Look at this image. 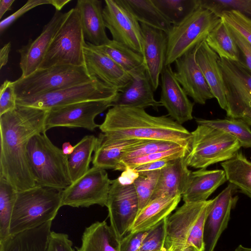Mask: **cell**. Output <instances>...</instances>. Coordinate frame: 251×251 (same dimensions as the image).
Instances as JSON below:
<instances>
[{"label":"cell","mask_w":251,"mask_h":251,"mask_svg":"<svg viewBox=\"0 0 251 251\" xmlns=\"http://www.w3.org/2000/svg\"><path fill=\"white\" fill-rule=\"evenodd\" d=\"M97 47L131 76L146 70L143 55L121 43L110 40L107 44Z\"/></svg>","instance_id":"cell-31"},{"label":"cell","mask_w":251,"mask_h":251,"mask_svg":"<svg viewBox=\"0 0 251 251\" xmlns=\"http://www.w3.org/2000/svg\"><path fill=\"white\" fill-rule=\"evenodd\" d=\"M191 135L190 150L184 159L188 167L195 169H205L211 165L228 160L241 147L231 135L204 125H198Z\"/></svg>","instance_id":"cell-5"},{"label":"cell","mask_w":251,"mask_h":251,"mask_svg":"<svg viewBox=\"0 0 251 251\" xmlns=\"http://www.w3.org/2000/svg\"><path fill=\"white\" fill-rule=\"evenodd\" d=\"M114 100L85 101L52 108L48 110L46 118V130L62 126L94 131L100 126L95 122L96 116L112 106Z\"/></svg>","instance_id":"cell-15"},{"label":"cell","mask_w":251,"mask_h":251,"mask_svg":"<svg viewBox=\"0 0 251 251\" xmlns=\"http://www.w3.org/2000/svg\"><path fill=\"white\" fill-rule=\"evenodd\" d=\"M160 102L168 115L180 125L191 120L194 103L177 81L171 65L165 66L161 74Z\"/></svg>","instance_id":"cell-19"},{"label":"cell","mask_w":251,"mask_h":251,"mask_svg":"<svg viewBox=\"0 0 251 251\" xmlns=\"http://www.w3.org/2000/svg\"><path fill=\"white\" fill-rule=\"evenodd\" d=\"M227 180L251 198V161L241 151L221 163Z\"/></svg>","instance_id":"cell-34"},{"label":"cell","mask_w":251,"mask_h":251,"mask_svg":"<svg viewBox=\"0 0 251 251\" xmlns=\"http://www.w3.org/2000/svg\"><path fill=\"white\" fill-rule=\"evenodd\" d=\"M208 202H185L166 218L164 247L168 251H183L189 246L200 250L197 229Z\"/></svg>","instance_id":"cell-10"},{"label":"cell","mask_w":251,"mask_h":251,"mask_svg":"<svg viewBox=\"0 0 251 251\" xmlns=\"http://www.w3.org/2000/svg\"><path fill=\"white\" fill-rule=\"evenodd\" d=\"M106 206L110 226L121 241L127 233L139 211V200L132 182L112 180Z\"/></svg>","instance_id":"cell-12"},{"label":"cell","mask_w":251,"mask_h":251,"mask_svg":"<svg viewBox=\"0 0 251 251\" xmlns=\"http://www.w3.org/2000/svg\"><path fill=\"white\" fill-rule=\"evenodd\" d=\"M160 170L135 173L132 183L137 193L139 205V212L148 203L154 192Z\"/></svg>","instance_id":"cell-39"},{"label":"cell","mask_w":251,"mask_h":251,"mask_svg":"<svg viewBox=\"0 0 251 251\" xmlns=\"http://www.w3.org/2000/svg\"><path fill=\"white\" fill-rule=\"evenodd\" d=\"M126 1L140 23L163 30L166 33L170 30L173 25L152 0H126Z\"/></svg>","instance_id":"cell-35"},{"label":"cell","mask_w":251,"mask_h":251,"mask_svg":"<svg viewBox=\"0 0 251 251\" xmlns=\"http://www.w3.org/2000/svg\"><path fill=\"white\" fill-rule=\"evenodd\" d=\"M149 230L127 233L120 241V251H139Z\"/></svg>","instance_id":"cell-48"},{"label":"cell","mask_w":251,"mask_h":251,"mask_svg":"<svg viewBox=\"0 0 251 251\" xmlns=\"http://www.w3.org/2000/svg\"><path fill=\"white\" fill-rule=\"evenodd\" d=\"M76 251H120V241L105 221H97L86 227Z\"/></svg>","instance_id":"cell-30"},{"label":"cell","mask_w":251,"mask_h":251,"mask_svg":"<svg viewBox=\"0 0 251 251\" xmlns=\"http://www.w3.org/2000/svg\"><path fill=\"white\" fill-rule=\"evenodd\" d=\"M198 125H204L223 130L236 138L241 147L251 148V129L240 119L206 120L196 118Z\"/></svg>","instance_id":"cell-37"},{"label":"cell","mask_w":251,"mask_h":251,"mask_svg":"<svg viewBox=\"0 0 251 251\" xmlns=\"http://www.w3.org/2000/svg\"><path fill=\"white\" fill-rule=\"evenodd\" d=\"M46 251H75L73 243L64 233L51 231Z\"/></svg>","instance_id":"cell-47"},{"label":"cell","mask_w":251,"mask_h":251,"mask_svg":"<svg viewBox=\"0 0 251 251\" xmlns=\"http://www.w3.org/2000/svg\"><path fill=\"white\" fill-rule=\"evenodd\" d=\"M27 158L36 186L63 190L72 183L68 156L49 139L46 132L29 140Z\"/></svg>","instance_id":"cell-4"},{"label":"cell","mask_w":251,"mask_h":251,"mask_svg":"<svg viewBox=\"0 0 251 251\" xmlns=\"http://www.w3.org/2000/svg\"><path fill=\"white\" fill-rule=\"evenodd\" d=\"M18 191L0 176V243L10 236V226Z\"/></svg>","instance_id":"cell-36"},{"label":"cell","mask_w":251,"mask_h":251,"mask_svg":"<svg viewBox=\"0 0 251 251\" xmlns=\"http://www.w3.org/2000/svg\"><path fill=\"white\" fill-rule=\"evenodd\" d=\"M70 0H50V4L53 5L56 11H59Z\"/></svg>","instance_id":"cell-53"},{"label":"cell","mask_w":251,"mask_h":251,"mask_svg":"<svg viewBox=\"0 0 251 251\" xmlns=\"http://www.w3.org/2000/svg\"><path fill=\"white\" fill-rule=\"evenodd\" d=\"M189 150L184 147L155 152L121 161L116 171H130L141 165L165 159H176L185 157Z\"/></svg>","instance_id":"cell-40"},{"label":"cell","mask_w":251,"mask_h":251,"mask_svg":"<svg viewBox=\"0 0 251 251\" xmlns=\"http://www.w3.org/2000/svg\"><path fill=\"white\" fill-rule=\"evenodd\" d=\"M198 3L218 16L223 11L234 10L251 16V0H198Z\"/></svg>","instance_id":"cell-42"},{"label":"cell","mask_w":251,"mask_h":251,"mask_svg":"<svg viewBox=\"0 0 251 251\" xmlns=\"http://www.w3.org/2000/svg\"><path fill=\"white\" fill-rule=\"evenodd\" d=\"M181 195L166 196L150 201L138 213L130 233L148 231L168 217L176 208Z\"/></svg>","instance_id":"cell-28"},{"label":"cell","mask_w":251,"mask_h":251,"mask_svg":"<svg viewBox=\"0 0 251 251\" xmlns=\"http://www.w3.org/2000/svg\"><path fill=\"white\" fill-rule=\"evenodd\" d=\"M156 251H168V250L166 248L163 247L162 249Z\"/></svg>","instance_id":"cell-58"},{"label":"cell","mask_w":251,"mask_h":251,"mask_svg":"<svg viewBox=\"0 0 251 251\" xmlns=\"http://www.w3.org/2000/svg\"><path fill=\"white\" fill-rule=\"evenodd\" d=\"M234 251H251V248H247L241 245H239Z\"/></svg>","instance_id":"cell-55"},{"label":"cell","mask_w":251,"mask_h":251,"mask_svg":"<svg viewBox=\"0 0 251 251\" xmlns=\"http://www.w3.org/2000/svg\"><path fill=\"white\" fill-rule=\"evenodd\" d=\"M230 27L241 34L251 44V19L237 10L223 11L219 15Z\"/></svg>","instance_id":"cell-43"},{"label":"cell","mask_w":251,"mask_h":251,"mask_svg":"<svg viewBox=\"0 0 251 251\" xmlns=\"http://www.w3.org/2000/svg\"><path fill=\"white\" fill-rule=\"evenodd\" d=\"M118 90L97 78L93 80L56 91L17 99V105L50 109L75 103L97 100H115Z\"/></svg>","instance_id":"cell-9"},{"label":"cell","mask_w":251,"mask_h":251,"mask_svg":"<svg viewBox=\"0 0 251 251\" xmlns=\"http://www.w3.org/2000/svg\"><path fill=\"white\" fill-rule=\"evenodd\" d=\"M92 77L85 66L58 65L39 69L30 75L14 81L17 99L50 93L87 83Z\"/></svg>","instance_id":"cell-7"},{"label":"cell","mask_w":251,"mask_h":251,"mask_svg":"<svg viewBox=\"0 0 251 251\" xmlns=\"http://www.w3.org/2000/svg\"><path fill=\"white\" fill-rule=\"evenodd\" d=\"M83 53L84 66L92 77L118 90L131 80V76L97 46L86 42Z\"/></svg>","instance_id":"cell-18"},{"label":"cell","mask_w":251,"mask_h":251,"mask_svg":"<svg viewBox=\"0 0 251 251\" xmlns=\"http://www.w3.org/2000/svg\"><path fill=\"white\" fill-rule=\"evenodd\" d=\"M143 38V56L146 72L152 88L159 85V76L165 66L167 34L163 30L140 23Z\"/></svg>","instance_id":"cell-21"},{"label":"cell","mask_w":251,"mask_h":251,"mask_svg":"<svg viewBox=\"0 0 251 251\" xmlns=\"http://www.w3.org/2000/svg\"><path fill=\"white\" fill-rule=\"evenodd\" d=\"M180 147H184L170 141L158 140H143L129 148L123 155L121 162L139 156Z\"/></svg>","instance_id":"cell-41"},{"label":"cell","mask_w":251,"mask_h":251,"mask_svg":"<svg viewBox=\"0 0 251 251\" xmlns=\"http://www.w3.org/2000/svg\"><path fill=\"white\" fill-rule=\"evenodd\" d=\"M43 60L39 69L58 65L84 66L83 47L85 43L77 9H71Z\"/></svg>","instance_id":"cell-8"},{"label":"cell","mask_w":251,"mask_h":251,"mask_svg":"<svg viewBox=\"0 0 251 251\" xmlns=\"http://www.w3.org/2000/svg\"><path fill=\"white\" fill-rule=\"evenodd\" d=\"M16 100L14 81L5 80L0 87V116L14 110Z\"/></svg>","instance_id":"cell-45"},{"label":"cell","mask_w":251,"mask_h":251,"mask_svg":"<svg viewBox=\"0 0 251 251\" xmlns=\"http://www.w3.org/2000/svg\"><path fill=\"white\" fill-rule=\"evenodd\" d=\"M185 157L176 159L173 163L160 170L156 186L150 201L163 197L182 195L191 172L186 164Z\"/></svg>","instance_id":"cell-27"},{"label":"cell","mask_w":251,"mask_h":251,"mask_svg":"<svg viewBox=\"0 0 251 251\" xmlns=\"http://www.w3.org/2000/svg\"><path fill=\"white\" fill-rule=\"evenodd\" d=\"M62 190L35 186L18 192L10 226V235L52 221L62 205Z\"/></svg>","instance_id":"cell-3"},{"label":"cell","mask_w":251,"mask_h":251,"mask_svg":"<svg viewBox=\"0 0 251 251\" xmlns=\"http://www.w3.org/2000/svg\"><path fill=\"white\" fill-rule=\"evenodd\" d=\"M48 110L17 105L0 116V176L18 192L31 188L36 184L27 158V145L35 134L46 132Z\"/></svg>","instance_id":"cell-1"},{"label":"cell","mask_w":251,"mask_h":251,"mask_svg":"<svg viewBox=\"0 0 251 251\" xmlns=\"http://www.w3.org/2000/svg\"><path fill=\"white\" fill-rule=\"evenodd\" d=\"M70 11L62 13L56 11L50 21L43 27L35 40L17 50L20 55L21 77H26L39 69L57 31L69 16Z\"/></svg>","instance_id":"cell-17"},{"label":"cell","mask_w":251,"mask_h":251,"mask_svg":"<svg viewBox=\"0 0 251 251\" xmlns=\"http://www.w3.org/2000/svg\"><path fill=\"white\" fill-rule=\"evenodd\" d=\"M229 27L239 51L243 56L245 60L244 63L251 72V44L238 32Z\"/></svg>","instance_id":"cell-49"},{"label":"cell","mask_w":251,"mask_h":251,"mask_svg":"<svg viewBox=\"0 0 251 251\" xmlns=\"http://www.w3.org/2000/svg\"><path fill=\"white\" fill-rule=\"evenodd\" d=\"M227 103L226 115L241 119L251 111V72L241 60L220 58Z\"/></svg>","instance_id":"cell-11"},{"label":"cell","mask_w":251,"mask_h":251,"mask_svg":"<svg viewBox=\"0 0 251 251\" xmlns=\"http://www.w3.org/2000/svg\"><path fill=\"white\" fill-rule=\"evenodd\" d=\"M103 17L112 40L143 55V38L140 24L126 0H105Z\"/></svg>","instance_id":"cell-13"},{"label":"cell","mask_w":251,"mask_h":251,"mask_svg":"<svg viewBox=\"0 0 251 251\" xmlns=\"http://www.w3.org/2000/svg\"><path fill=\"white\" fill-rule=\"evenodd\" d=\"M166 219L149 230L139 251H156L164 247Z\"/></svg>","instance_id":"cell-44"},{"label":"cell","mask_w":251,"mask_h":251,"mask_svg":"<svg viewBox=\"0 0 251 251\" xmlns=\"http://www.w3.org/2000/svg\"><path fill=\"white\" fill-rule=\"evenodd\" d=\"M209 47L220 58L239 61L240 51L227 24L222 21L205 39Z\"/></svg>","instance_id":"cell-33"},{"label":"cell","mask_w":251,"mask_h":251,"mask_svg":"<svg viewBox=\"0 0 251 251\" xmlns=\"http://www.w3.org/2000/svg\"><path fill=\"white\" fill-rule=\"evenodd\" d=\"M74 146H73L69 142H65L62 145V150L66 155H70L74 151Z\"/></svg>","instance_id":"cell-54"},{"label":"cell","mask_w":251,"mask_h":251,"mask_svg":"<svg viewBox=\"0 0 251 251\" xmlns=\"http://www.w3.org/2000/svg\"><path fill=\"white\" fill-rule=\"evenodd\" d=\"M15 0H0V19H1L5 12L11 9V6Z\"/></svg>","instance_id":"cell-52"},{"label":"cell","mask_w":251,"mask_h":251,"mask_svg":"<svg viewBox=\"0 0 251 251\" xmlns=\"http://www.w3.org/2000/svg\"></svg>","instance_id":"cell-59"},{"label":"cell","mask_w":251,"mask_h":251,"mask_svg":"<svg viewBox=\"0 0 251 251\" xmlns=\"http://www.w3.org/2000/svg\"><path fill=\"white\" fill-rule=\"evenodd\" d=\"M98 138L94 135L84 136L75 146L73 152L68 156L70 176L73 183L89 170L92 154L95 151Z\"/></svg>","instance_id":"cell-32"},{"label":"cell","mask_w":251,"mask_h":251,"mask_svg":"<svg viewBox=\"0 0 251 251\" xmlns=\"http://www.w3.org/2000/svg\"><path fill=\"white\" fill-rule=\"evenodd\" d=\"M92 158L93 167L116 170L126 152L143 140L117 139L100 134Z\"/></svg>","instance_id":"cell-26"},{"label":"cell","mask_w":251,"mask_h":251,"mask_svg":"<svg viewBox=\"0 0 251 251\" xmlns=\"http://www.w3.org/2000/svg\"><path fill=\"white\" fill-rule=\"evenodd\" d=\"M237 189L229 183L214 199H212L204 227V251H214L217 242L226 228L232 209L238 198L233 194Z\"/></svg>","instance_id":"cell-16"},{"label":"cell","mask_w":251,"mask_h":251,"mask_svg":"<svg viewBox=\"0 0 251 251\" xmlns=\"http://www.w3.org/2000/svg\"><path fill=\"white\" fill-rule=\"evenodd\" d=\"M52 222L10 235L0 243V251H46Z\"/></svg>","instance_id":"cell-29"},{"label":"cell","mask_w":251,"mask_h":251,"mask_svg":"<svg viewBox=\"0 0 251 251\" xmlns=\"http://www.w3.org/2000/svg\"><path fill=\"white\" fill-rule=\"evenodd\" d=\"M173 25L182 22L199 5L198 0H152Z\"/></svg>","instance_id":"cell-38"},{"label":"cell","mask_w":251,"mask_h":251,"mask_svg":"<svg viewBox=\"0 0 251 251\" xmlns=\"http://www.w3.org/2000/svg\"><path fill=\"white\" fill-rule=\"evenodd\" d=\"M112 180L104 169L93 167L82 177L62 190V205L89 207L106 206Z\"/></svg>","instance_id":"cell-14"},{"label":"cell","mask_w":251,"mask_h":251,"mask_svg":"<svg viewBox=\"0 0 251 251\" xmlns=\"http://www.w3.org/2000/svg\"><path fill=\"white\" fill-rule=\"evenodd\" d=\"M79 13L85 39L95 46H101L110 40L107 36L103 17L102 1L78 0L75 7Z\"/></svg>","instance_id":"cell-24"},{"label":"cell","mask_w":251,"mask_h":251,"mask_svg":"<svg viewBox=\"0 0 251 251\" xmlns=\"http://www.w3.org/2000/svg\"><path fill=\"white\" fill-rule=\"evenodd\" d=\"M227 181L224 170L201 169L191 172L181 195L185 202H202Z\"/></svg>","instance_id":"cell-25"},{"label":"cell","mask_w":251,"mask_h":251,"mask_svg":"<svg viewBox=\"0 0 251 251\" xmlns=\"http://www.w3.org/2000/svg\"><path fill=\"white\" fill-rule=\"evenodd\" d=\"M195 58L210 91L220 106L227 109L223 75L218 61V55L204 40L195 48Z\"/></svg>","instance_id":"cell-23"},{"label":"cell","mask_w":251,"mask_h":251,"mask_svg":"<svg viewBox=\"0 0 251 251\" xmlns=\"http://www.w3.org/2000/svg\"><path fill=\"white\" fill-rule=\"evenodd\" d=\"M46 4H50V0H28L17 11L1 21L0 23V34L10 25L25 13L36 6Z\"/></svg>","instance_id":"cell-46"},{"label":"cell","mask_w":251,"mask_h":251,"mask_svg":"<svg viewBox=\"0 0 251 251\" xmlns=\"http://www.w3.org/2000/svg\"><path fill=\"white\" fill-rule=\"evenodd\" d=\"M11 50L10 42L5 44L0 50V69L4 66L8 62L9 54Z\"/></svg>","instance_id":"cell-51"},{"label":"cell","mask_w":251,"mask_h":251,"mask_svg":"<svg viewBox=\"0 0 251 251\" xmlns=\"http://www.w3.org/2000/svg\"><path fill=\"white\" fill-rule=\"evenodd\" d=\"M125 86L118 90L112 106H125L145 109L151 107L156 110L162 106L154 97V90L146 70L131 76Z\"/></svg>","instance_id":"cell-22"},{"label":"cell","mask_w":251,"mask_h":251,"mask_svg":"<svg viewBox=\"0 0 251 251\" xmlns=\"http://www.w3.org/2000/svg\"><path fill=\"white\" fill-rule=\"evenodd\" d=\"M221 21L219 16L199 5L182 22L172 25L167 33L165 66L171 65L205 40L208 34Z\"/></svg>","instance_id":"cell-6"},{"label":"cell","mask_w":251,"mask_h":251,"mask_svg":"<svg viewBox=\"0 0 251 251\" xmlns=\"http://www.w3.org/2000/svg\"><path fill=\"white\" fill-rule=\"evenodd\" d=\"M244 121L248 125H251V112L244 119Z\"/></svg>","instance_id":"cell-56"},{"label":"cell","mask_w":251,"mask_h":251,"mask_svg":"<svg viewBox=\"0 0 251 251\" xmlns=\"http://www.w3.org/2000/svg\"><path fill=\"white\" fill-rule=\"evenodd\" d=\"M176 77L187 95L195 103L204 104L214 98L195 58V48L175 61Z\"/></svg>","instance_id":"cell-20"},{"label":"cell","mask_w":251,"mask_h":251,"mask_svg":"<svg viewBox=\"0 0 251 251\" xmlns=\"http://www.w3.org/2000/svg\"><path fill=\"white\" fill-rule=\"evenodd\" d=\"M99 128L114 139L164 140L190 150L191 132L167 115L152 116L143 108L112 106Z\"/></svg>","instance_id":"cell-2"},{"label":"cell","mask_w":251,"mask_h":251,"mask_svg":"<svg viewBox=\"0 0 251 251\" xmlns=\"http://www.w3.org/2000/svg\"><path fill=\"white\" fill-rule=\"evenodd\" d=\"M178 159V158H177ZM176 159H165L152 162L138 166L129 172L137 173L140 172L161 170L173 163ZM129 172V171H126Z\"/></svg>","instance_id":"cell-50"},{"label":"cell","mask_w":251,"mask_h":251,"mask_svg":"<svg viewBox=\"0 0 251 251\" xmlns=\"http://www.w3.org/2000/svg\"><path fill=\"white\" fill-rule=\"evenodd\" d=\"M183 251H199L193 246H189L185 248Z\"/></svg>","instance_id":"cell-57"}]
</instances>
